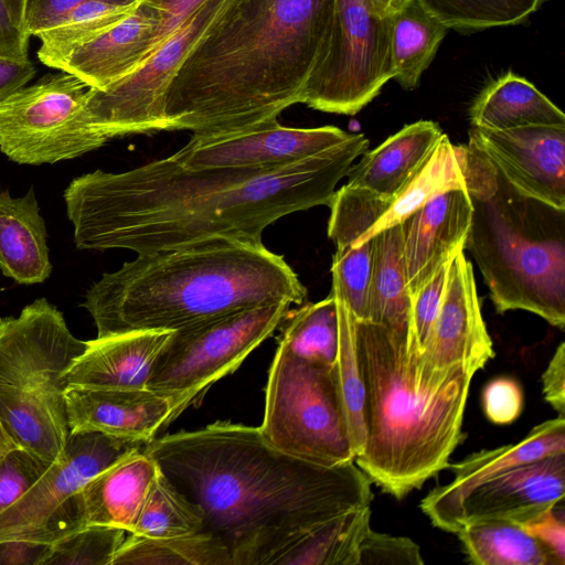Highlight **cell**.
<instances>
[{"mask_svg":"<svg viewBox=\"0 0 565 565\" xmlns=\"http://www.w3.org/2000/svg\"><path fill=\"white\" fill-rule=\"evenodd\" d=\"M363 134L275 168L189 169L172 154L124 172L73 179L63 199L79 249L136 254L214 239L260 243L267 226L330 205L338 182L369 148Z\"/></svg>","mask_w":565,"mask_h":565,"instance_id":"obj_1","label":"cell"},{"mask_svg":"<svg viewBox=\"0 0 565 565\" xmlns=\"http://www.w3.org/2000/svg\"><path fill=\"white\" fill-rule=\"evenodd\" d=\"M146 452L231 565H275L309 531L373 500L372 481L354 460L323 466L296 458L259 427L216 422L154 438Z\"/></svg>","mask_w":565,"mask_h":565,"instance_id":"obj_2","label":"cell"},{"mask_svg":"<svg viewBox=\"0 0 565 565\" xmlns=\"http://www.w3.org/2000/svg\"><path fill=\"white\" fill-rule=\"evenodd\" d=\"M337 0H231L162 98L164 130L237 132L300 104L323 57Z\"/></svg>","mask_w":565,"mask_h":565,"instance_id":"obj_3","label":"cell"},{"mask_svg":"<svg viewBox=\"0 0 565 565\" xmlns=\"http://www.w3.org/2000/svg\"><path fill=\"white\" fill-rule=\"evenodd\" d=\"M307 289L282 256L263 244L214 238L137 254L105 273L82 307L97 337L173 331L227 312L276 302L302 303Z\"/></svg>","mask_w":565,"mask_h":565,"instance_id":"obj_4","label":"cell"},{"mask_svg":"<svg viewBox=\"0 0 565 565\" xmlns=\"http://www.w3.org/2000/svg\"><path fill=\"white\" fill-rule=\"evenodd\" d=\"M364 385L366 441L354 462L385 493L402 499L449 465L462 440L473 373L456 366L426 377L409 337L355 323Z\"/></svg>","mask_w":565,"mask_h":565,"instance_id":"obj_5","label":"cell"},{"mask_svg":"<svg viewBox=\"0 0 565 565\" xmlns=\"http://www.w3.org/2000/svg\"><path fill=\"white\" fill-rule=\"evenodd\" d=\"M472 204L463 249L497 312L524 310L565 327V210L519 191L470 143L461 145Z\"/></svg>","mask_w":565,"mask_h":565,"instance_id":"obj_6","label":"cell"},{"mask_svg":"<svg viewBox=\"0 0 565 565\" xmlns=\"http://www.w3.org/2000/svg\"><path fill=\"white\" fill-rule=\"evenodd\" d=\"M86 349L45 298L0 318V420L14 443L47 462L70 437L66 373Z\"/></svg>","mask_w":565,"mask_h":565,"instance_id":"obj_7","label":"cell"},{"mask_svg":"<svg viewBox=\"0 0 565 565\" xmlns=\"http://www.w3.org/2000/svg\"><path fill=\"white\" fill-rule=\"evenodd\" d=\"M259 430L277 449L309 462L355 459L333 364L299 358L281 343L269 369Z\"/></svg>","mask_w":565,"mask_h":565,"instance_id":"obj_8","label":"cell"},{"mask_svg":"<svg viewBox=\"0 0 565 565\" xmlns=\"http://www.w3.org/2000/svg\"><path fill=\"white\" fill-rule=\"evenodd\" d=\"M290 305L241 309L171 331L146 388L171 401L174 420L189 406L200 404L215 382L235 372L280 327Z\"/></svg>","mask_w":565,"mask_h":565,"instance_id":"obj_9","label":"cell"},{"mask_svg":"<svg viewBox=\"0 0 565 565\" xmlns=\"http://www.w3.org/2000/svg\"><path fill=\"white\" fill-rule=\"evenodd\" d=\"M149 443L97 431L70 434L60 459L0 512V541L53 545L87 526L85 484L124 457L146 450Z\"/></svg>","mask_w":565,"mask_h":565,"instance_id":"obj_10","label":"cell"},{"mask_svg":"<svg viewBox=\"0 0 565 565\" xmlns=\"http://www.w3.org/2000/svg\"><path fill=\"white\" fill-rule=\"evenodd\" d=\"M392 13L373 0H337L327 51L312 70L300 104L355 115L393 78Z\"/></svg>","mask_w":565,"mask_h":565,"instance_id":"obj_11","label":"cell"},{"mask_svg":"<svg viewBox=\"0 0 565 565\" xmlns=\"http://www.w3.org/2000/svg\"><path fill=\"white\" fill-rule=\"evenodd\" d=\"M89 87L60 71L0 102V151L19 164H53L81 157L108 140L86 117Z\"/></svg>","mask_w":565,"mask_h":565,"instance_id":"obj_12","label":"cell"},{"mask_svg":"<svg viewBox=\"0 0 565 565\" xmlns=\"http://www.w3.org/2000/svg\"><path fill=\"white\" fill-rule=\"evenodd\" d=\"M231 0H205L188 21L131 74L88 89V124L107 140L164 130L162 98L177 70Z\"/></svg>","mask_w":565,"mask_h":565,"instance_id":"obj_13","label":"cell"},{"mask_svg":"<svg viewBox=\"0 0 565 565\" xmlns=\"http://www.w3.org/2000/svg\"><path fill=\"white\" fill-rule=\"evenodd\" d=\"M349 136L335 126L294 128L276 119L232 134L192 136L172 157L189 169L275 168L322 152Z\"/></svg>","mask_w":565,"mask_h":565,"instance_id":"obj_14","label":"cell"},{"mask_svg":"<svg viewBox=\"0 0 565 565\" xmlns=\"http://www.w3.org/2000/svg\"><path fill=\"white\" fill-rule=\"evenodd\" d=\"M565 494V454L520 465L471 488L433 524L457 533L467 524L492 519L523 524L562 503Z\"/></svg>","mask_w":565,"mask_h":565,"instance_id":"obj_15","label":"cell"},{"mask_svg":"<svg viewBox=\"0 0 565 565\" xmlns=\"http://www.w3.org/2000/svg\"><path fill=\"white\" fill-rule=\"evenodd\" d=\"M494 354L481 315L472 265L461 250L449 264L441 306L418 356V372L430 377L461 366L476 374Z\"/></svg>","mask_w":565,"mask_h":565,"instance_id":"obj_16","label":"cell"},{"mask_svg":"<svg viewBox=\"0 0 565 565\" xmlns=\"http://www.w3.org/2000/svg\"><path fill=\"white\" fill-rule=\"evenodd\" d=\"M469 143L524 194L565 210V127H472Z\"/></svg>","mask_w":565,"mask_h":565,"instance_id":"obj_17","label":"cell"},{"mask_svg":"<svg viewBox=\"0 0 565 565\" xmlns=\"http://www.w3.org/2000/svg\"><path fill=\"white\" fill-rule=\"evenodd\" d=\"M472 204L465 188L447 190L402 223L403 260L411 296L461 250L471 224Z\"/></svg>","mask_w":565,"mask_h":565,"instance_id":"obj_18","label":"cell"},{"mask_svg":"<svg viewBox=\"0 0 565 565\" xmlns=\"http://www.w3.org/2000/svg\"><path fill=\"white\" fill-rule=\"evenodd\" d=\"M65 404L70 433L97 431L151 441L172 422L171 401L148 388L67 387Z\"/></svg>","mask_w":565,"mask_h":565,"instance_id":"obj_19","label":"cell"},{"mask_svg":"<svg viewBox=\"0 0 565 565\" xmlns=\"http://www.w3.org/2000/svg\"><path fill=\"white\" fill-rule=\"evenodd\" d=\"M160 15L141 0L119 23L75 49L58 71L70 73L89 88L104 89L135 72L151 53Z\"/></svg>","mask_w":565,"mask_h":565,"instance_id":"obj_20","label":"cell"},{"mask_svg":"<svg viewBox=\"0 0 565 565\" xmlns=\"http://www.w3.org/2000/svg\"><path fill=\"white\" fill-rule=\"evenodd\" d=\"M565 454V417L545 420L515 444L481 450L447 466L454 479L430 490L420 501L423 513L434 523L476 484L513 467Z\"/></svg>","mask_w":565,"mask_h":565,"instance_id":"obj_21","label":"cell"},{"mask_svg":"<svg viewBox=\"0 0 565 565\" xmlns=\"http://www.w3.org/2000/svg\"><path fill=\"white\" fill-rule=\"evenodd\" d=\"M171 331H130L86 341L66 373L67 387L146 388L152 364Z\"/></svg>","mask_w":565,"mask_h":565,"instance_id":"obj_22","label":"cell"},{"mask_svg":"<svg viewBox=\"0 0 565 565\" xmlns=\"http://www.w3.org/2000/svg\"><path fill=\"white\" fill-rule=\"evenodd\" d=\"M444 135L431 120L405 125L350 167L347 184L393 200Z\"/></svg>","mask_w":565,"mask_h":565,"instance_id":"obj_23","label":"cell"},{"mask_svg":"<svg viewBox=\"0 0 565 565\" xmlns=\"http://www.w3.org/2000/svg\"><path fill=\"white\" fill-rule=\"evenodd\" d=\"M156 461L137 451L116 461L83 488L87 525H108L132 533L158 476Z\"/></svg>","mask_w":565,"mask_h":565,"instance_id":"obj_24","label":"cell"},{"mask_svg":"<svg viewBox=\"0 0 565 565\" xmlns=\"http://www.w3.org/2000/svg\"><path fill=\"white\" fill-rule=\"evenodd\" d=\"M45 222L34 190L12 196L0 190V270L22 285L40 284L52 273Z\"/></svg>","mask_w":565,"mask_h":565,"instance_id":"obj_25","label":"cell"},{"mask_svg":"<svg viewBox=\"0 0 565 565\" xmlns=\"http://www.w3.org/2000/svg\"><path fill=\"white\" fill-rule=\"evenodd\" d=\"M472 127L505 130L524 126L565 127L564 113L531 82L512 72L488 84L469 111Z\"/></svg>","mask_w":565,"mask_h":565,"instance_id":"obj_26","label":"cell"},{"mask_svg":"<svg viewBox=\"0 0 565 565\" xmlns=\"http://www.w3.org/2000/svg\"><path fill=\"white\" fill-rule=\"evenodd\" d=\"M373 239L374 260L366 322L394 334L407 335L411 340L412 296L403 260L402 225L387 227Z\"/></svg>","mask_w":565,"mask_h":565,"instance_id":"obj_27","label":"cell"},{"mask_svg":"<svg viewBox=\"0 0 565 565\" xmlns=\"http://www.w3.org/2000/svg\"><path fill=\"white\" fill-rule=\"evenodd\" d=\"M454 188H465L462 149L461 145L451 143L445 134L385 213L352 244L358 246L379 232L401 224L415 210Z\"/></svg>","mask_w":565,"mask_h":565,"instance_id":"obj_28","label":"cell"},{"mask_svg":"<svg viewBox=\"0 0 565 565\" xmlns=\"http://www.w3.org/2000/svg\"><path fill=\"white\" fill-rule=\"evenodd\" d=\"M447 31L417 0H406L392 13V79L406 90L416 88Z\"/></svg>","mask_w":565,"mask_h":565,"instance_id":"obj_29","label":"cell"},{"mask_svg":"<svg viewBox=\"0 0 565 565\" xmlns=\"http://www.w3.org/2000/svg\"><path fill=\"white\" fill-rule=\"evenodd\" d=\"M467 559L476 565H559L555 556L519 523L492 519L457 533Z\"/></svg>","mask_w":565,"mask_h":565,"instance_id":"obj_30","label":"cell"},{"mask_svg":"<svg viewBox=\"0 0 565 565\" xmlns=\"http://www.w3.org/2000/svg\"><path fill=\"white\" fill-rule=\"evenodd\" d=\"M141 0H86L38 39V58L58 70L66 57L127 18Z\"/></svg>","mask_w":565,"mask_h":565,"instance_id":"obj_31","label":"cell"},{"mask_svg":"<svg viewBox=\"0 0 565 565\" xmlns=\"http://www.w3.org/2000/svg\"><path fill=\"white\" fill-rule=\"evenodd\" d=\"M370 522L371 505L332 518L305 534L275 565H359Z\"/></svg>","mask_w":565,"mask_h":565,"instance_id":"obj_32","label":"cell"},{"mask_svg":"<svg viewBox=\"0 0 565 565\" xmlns=\"http://www.w3.org/2000/svg\"><path fill=\"white\" fill-rule=\"evenodd\" d=\"M128 534L111 565H231L226 548L203 532L169 539Z\"/></svg>","mask_w":565,"mask_h":565,"instance_id":"obj_33","label":"cell"},{"mask_svg":"<svg viewBox=\"0 0 565 565\" xmlns=\"http://www.w3.org/2000/svg\"><path fill=\"white\" fill-rule=\"evenodd\" d=\"M279 343L295 355L332 365L339 348L338 311L333 295L289 311Z\"/></svg>","mask_w":565,"mask_h":565,"instance_id":"obj_34","label":"cell"},{"mask_svg":"<svg viewBox=\"0 0 565 565\" xmlns=\"http://www.w3.org/2000/svg\"><path fill=\"white\" fill-rule=\"evenodd\" d=\"M448 29L473 32L524 23L546 0H417Z\"/></svg>","mask_w":565,"mask_h":565,"instance_id":"obj_35","label":"cell"},{"mask_svg":"<svg viewBox=\"0 0 565 565\" xmlns=\"http://www.w3.org/2000/svg\"><path fill=\"white\" fill-rule=\"evenodd\" d=\"M337 311L339 348L333 363V372L349 436L356 457L365 447L366 431L364 423L365 395L356 351L355 320L341 306L337 305Z\"/></svg>","mask_w":565,"mask_h":565,"instance_id":"obj_36","label":"cell"},{"mask_svg":"<svg viewBox=\"0 0 565 565\" xmlns=\"http://www.w3.org/2000/svg\"><path fill=\"white\" fill-rule=\"evenodd\" d=\"M201 531L202 519L199 512L159 470L132 534L151 539H169L192 535Z\"/></svg>","mask_w":565,"mask_h":565,"instance_id":"obj_37","label":"cell"},{"mask_svg":"<svg viewBox=\"0 0 565 565\" xmlns=\"http://www.w3.org/2000/svg\"><path fill=\"white\" fill-rule=\"evenodd\" d=\"M126 531L108 525H87L51 545L43 565H111Z\"/></svg>","mask_w":565,"mask_h":565,"instance_id":"obj_38","label":"cell"},{"mask_svg":"<svg viewBox=\"0 0 565 565\" xmlns=\"http://www.w3.org/2000/svg\"><path fill=\"white\" fill-rule=\"evenodd\" d=\"M52 463L22 448L11 450L0 462V512L24 494Z\"/></svg>","mask_w":565,"mask_h":565,"instance_id":"obj_39","label":"cell"},{"mask_svg":"<svg viewBox=\"0 0 565 565\" xmlns=\"http://www.w3.org/2000/svg\"><path fill=\"white\" fill-rule=\"evenodd\" d=\"M449 264L444 265L426 285L412 296V337L408 350L423 351L441 306Z\"/></svg>","mask_w":565,"mask_h":565,"instance_id":"obj_40","label":"cell"},{"mask_svg":"<svg viewBox=\"0 0 565 565\" xmlns=\"http://www.w3.org/2000/svg\"><path fill=\"white\" fill-rule=\"evenodd\" d=\"M419 545L404 536L367 530L359 550V565H422Z\"/></svg>","mask_w":565,"mask_h":565,"instance_id":"obj_41","label":"cell"},{"mask_svg":"<svg viewBox=\"0 0 565 565\" xmlns=\"http://www.w3.org/2000/svg\"><path fill=\"white\" fill-rule=\"evenodd\" d=\"M28 0H0V58L29 61Z\"/></svg>","mask_w":565,"mask_h":565,"instance_id":"obj_42","label":"cell"},{"mask_svg":"<svg viewBox=\"0 0 565 565\" xmlns=\"http://www.w3.org/2000/svg\"><path fill=\"white\" fill-rule=\"evenodd\" d=\"M523 391L519 382L509 376L492 379L486 384L481 395L482 411L493 424L508 425L521 415Z\"/></svg>","mask_w":565,"mask_h":565,"instance_id":"obj_43","label":"cell"},{"mask_svg":"<svg viewBox=\"0 0 565 565\" xmlns=\"http://www.w3.org/2000/svg\"><path fill=\"white\" fill-rule=\"evenodd\" d=\"M558 504L520 525L542 543L555 556L559 565H564L565 518L564 509L558 508Z\"/></svg>","mask_w":565,"mask_h":565,"instance_id":"obj_44","label":"cell"},{"mask_svg":"<svg viewBox=\"0 0 565 565\" xmlns=\"http://www.w3.org/2000/svg\"><path fill=\"white\" fill-rule=\"evenodd\" d=\"M84 1L86 0H28L26 25L30 35L38 38Z\"/></svg>","mask_w":565,"mask_h":565,"instance_id":"obj_45","label":"cell"},{"mask_svg":"<svg viewBox=\"0 0 565 565\" xmlns=\"http://www.w3.org/2000/svg\"><path fill=\"white\" fill-rule=\"evenodd\" d=\"M545 401L565 417V344L561 342L542 374Z\"/></svg>","mask_w":565,"mask_h":565,"instance_id":"obj_46","label":"cell"},{"mask_svg":"<svg viewBox=\"0 0 565 565\" xmlns=\"http://www.w3.org/2000/svg\"><path fill=\"white\" fill-rule=\"evenodd\" d=\"M51 545L7 540L0 541V565H43Z\"/></svg>","mask_w":565,"mask_h":565,"instance_id":"obj_47","label":"cell"},{"mask_svg":"<svg viewBox=\"0 0 565 565\" xmlns=\"http://www.w3.org/2000/svg\"><path fill=\"white\" fill-rule=\"evenodd\" d=\"M35 73L36 68L30 60L19 62L0 58V102L28 85Z\"/></svg>","mask_w":565,"mask_h":565,"instance_id":"obj_48","label":"cell"},{"mask_svg":"<svg viewBox=\"0 0 565 565\" xmlns=\"http://www.w3.org/2000/svg\"><path fill=\"white\" fill-rule=\"evenodd\" d=\"M20 448L0 420V462L13 449Z\"/></svg>","mask_w":565,"mask_h":565,"instance_id":"obj_49","label":"cell"},{"mask_svg":"<svg viewBox=\"0 0 565 565\" xmlns=\"http://www.w3.org/2000/svg\"><path fill=\"white\" fill-rule=\"evenodd\" d=\"M382 10L393 13L398 10L406 0H373Z\"/></svg>","mask_w":565,"mask_h":565,"instance_id":"obj_50","label":"cell"}]
</instances>
